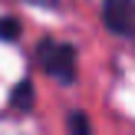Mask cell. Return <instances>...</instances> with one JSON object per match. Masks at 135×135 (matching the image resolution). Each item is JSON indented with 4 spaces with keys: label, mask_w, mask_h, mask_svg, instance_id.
<instances>
[{
    "label": "cell",
    "mask_w": 135,
    "mask_h": 135,
    "mask_svg": "<svg viewBox=\"0 0 135 135\" xmlns=\"http://www.w3.org/2000/svg\"><path fill=\"white\" fill-rule=\"evenodd\" d=\"M36 59L56 83L69 86L76 79V50L69 43H56V40H43L36 50Z\"/></svg>",
    "instance_id": "1"
},
{
    "label": "cell",
    "mask_w": 135,
    "mask_h": 135,
    "mask_svg": "<svg viewBox=\"0 0 135 135\" xmlns=\"http://www.w3.org/2000/svg\"><path fill=\"white\" fill-rule=\"evenodd\" d=\"M102 23L112 33H135V0H105Z\"/></svg>",
    "instance_id": "2"
},
{
    "label": "cell",
    "mask_w": 135,
    "mask_h": 135,
    "mask_svg": "<svg viewBox=\"0 0 135 135\" xmlns=\"http://www.w3.org/2000/svg\"><path fill=\"white\" fill-rule=\"evenodd\" d=\"M66 129H69V135H92L89 132V115L79 109H73L69 115H66Z\"/></svg>",
    "instance_id": "3"
},
{
    "label": "cell",
    "mask_w": 135,
    "mask_h": 135,
    "mask_svg": "<svg viewBox=\"0 0 135 135\" xmlns=\"http://www.w3.org/2000/svg\"><path fill=\"white\" fill-rule=\"evenodd\" d=\"M30 99H33V86L30 83H20L17 89H13V109H30Z\"/></svg>",
    "instance_id": "4"
},
{
    "label": "cell",
    "mask_w": 135,
    "mask_h": 135,
    "mask_svg": "<svg viewBox=\"0 0 135 135\" xmlns=\"http://www.w3.org/2000/svg\"><path fill=\"white\" fill-rule=\"evenodd\" d=\"M0 36L3 40H17L20 36V23L10 20V17H0Z\"/></svg>",
    "instance_id": "5"
},
{
    "label": "cell",
    "mask_w": 135,
    "mask_h": 135,
    "mask_svg": "<svg viewBox=\"0 0 135 135\" xmlns=\"http://www.w3.org/2000/svg\"><path fill=\"white\" fill-rule=\"evenodd\" d=\"M20 3H30V7H59V0H20Z\"/></svg>",
    "instance_id": "6"
}]
</instances>
